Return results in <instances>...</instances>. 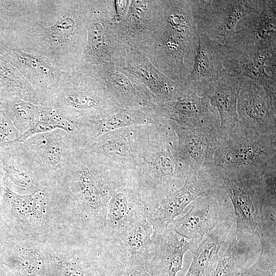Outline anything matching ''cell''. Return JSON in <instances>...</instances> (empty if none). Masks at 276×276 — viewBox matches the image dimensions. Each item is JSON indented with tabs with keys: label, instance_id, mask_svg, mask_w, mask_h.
<instances>
[{
	"label": "cell",
	"instance_id": "1",
	"mask_svg": "<svg viewBox=\"0 0 276 276\" xmlns=\"http://www.w3.org/2000/svg\"><path fill=\"white\" fill-rule=\"evenodd\" d=\"M90 11V1H27L8 44L70 73L85 62Z\"/></svg>",
	"mask_w": 276,
	"mask_h": 276
},
{
	"label": "cell",
	"instance_id": "2",
	"mask_svg": "<svg viewBox=\"0 0 276 276\" xmlns=\"http://www.w3.org/2000/svg\"><path fill=\"white\" fill-rule=\"evenodd\" d=\"M218 173L233 208L235 233L276 242V171Z\"/></svg>",
	"mask_w": 276,
	"mask_h": 276
},
{
	"label": "cell",
	"instance_id": "3",
	"mask_svg": "<svg viewBox=\"0 0 276 276\" xmlns=\"http://www.w3.org/2000/svg\"><path fill=\"white\" fill-rule=\"evenodd\" d=\"M190 168L179 157L177 136L168 121L151 124L133 171L147 212L183 184Z\"/></svg>",
	"mask_w": 276,
	"mask_h": 276
},
{
	"label": "cell",
	"instance_id": "4",
	"mask_svg": "<svg viewBox=\"0 0 276 276\" xmlns=\"http://www.w3.org/2000/svg\"><path fill=\"white\" fill-rule=\"evenodd\" d=\"M154 37L157 66L171 80L185 84L188 75L186 56L193 58L197 42V30L192 1H164Z\"/></svg>",
	"mask_w": 276,
	"mask_h": 276
},
{
	"label": "cell",
	"instance_id": "5",
	"mask_svg": "<svg viewBox=\"0 0 276 276\" xmlns=\"http://www.w3.org/2000/svg\"><path fill=\"white\" fill-rule=\"evenodd\" d=\"M212 168L217 172L276 171V135L261 134L239 123L219 130Z\"/></svg>",
	"mask_w": 276,
	"mask_h": 276
},
{
	"label": "cell",
	"instance_id": "6",
	"mask_svg": "<svg viewBox=\"0 0 276 276\" xmlns=\"http://www.w3.org/2000/svg\"><path fill=\"white\" fill-rule=\"evenodd\" d=\"M54 97L62 108L85 114L98 113L102 119L123 109L110 94L95 66L86 62L68 73Z\"/></svg>",
	"mask_w": 276,
	"mask_h": 276
},
{
	"label": "cell",
	"instance_id": "7",
	"mask_svg": "<svg viewBox=\"0 0 276 276\" xmlns=\"http://www.w3.org/2000/svg\"><path fill=\"white\" fill-rule=\"evenodd\" d=\"M225 73L248 79L262 87L276 108V52H264L246 44L233 35L222 44Z\"/></svg>",
	"mask_w": 276,
	"mask_h": 276
},
{
	"label": "cell",
	"instance_id": "8",
	"mask_svg": "<svg viewBox=\"0 0 276 276\" xmlns=\"http://www.w3.org/2000/svg\"><path fill=\"white\" fill-rule=\"evenodd\" d=\"M233 217L231 200L221 186L196 198L187 213L174 219L167 227L197 246L209 231Z\"/></svg>",
	"mask_w": 276,
	"mask_h": 276
},
{
	"label": "cell",
	"instance_id": "9",
	"mask_svg": "<svg viewBox=\"0 0 276 276\" xmlns=\"http://www.w3.org/2000/svg\"><path fill=\"white\" fill-rule=\"evenodd\" d=\"M196 27L223 44L244 17L259 12L263 0H191Z\"/></svg>",
	"mask_w": 276,
	"mask_h": 276
},
{
	"label": "cell",
	"instance_id": "10",
	"mask_svg": "<svg viewBox=\"0 0 276 276\" xmlns=\"http://www.w3.org/2000/svg\"><path fill=\"white\" fill-rule=\"evenodd\" d=\"M222 186L220 174L212 169L197 172L191 168L183 184L161 199L147 213L154 233L162 232L200 195Z\"/></svg>",
	"mask_w": 276,
	"mask_h": 276
},
{
	"label": "cell",
	"instance_id": "11",
	"mask_svg": "<svg viewBox=\"0 0 276 276\" xmlns=\"http://www.w3.org/2000/svg\"><path fill=\"white\" fill-rule=\"evenodd\" d=\"M107 240L100 238L81 254L50 266L49 276H122L125 268Z\"/></svg>",
	"mask_w": 276,
	"mask_h": 276
},
{
	"label": "cell",
	"instance_id": "12",
	"mask_svg": "<svg viewBox=\"0 0 276 276\" xmlns=\"http://www.w3.org/2000/svg\"><path fill=\"white\" fill-rule=\"evenodd\" d=\"M146 211L133 172L127 171L108 201L105 238L114 239Z\"/></svg>",
	"mask_w": 276,
	"mask_h": 276
},
{
	"label": "cell",
	"instance_id": "13",
	"mask_svg": "<svg viewBox=\"0 0 276 276\" xmlns=\"http://www.w3.org/2000/svg\"><path fill=\"white\" fill-rule=\"evenodd\" d=\"M153 113L158 119L172 121L190 128L219 129L220 119L208 99L189 93L173 101L155 105Z\"/></svg>",
	"mask_w": 276,
	"mask_h": 276
},
{
	"label": "cell",
	"instance_id": "14",
	"mask_svg": "<svg viewBox=\"0 0 276 276\" xmlns=\"http://www.w3.org/2000/svg\"><path fill=\"white\" fill-rule=\"evenodd\" d=\"M3 49L10 63L32 86L37 97L54 96L68 74L60 71L39 55L8 44Z\"/></svg>",
	"mask_w": 276,
	"mask_h": 276
},
{
	"label": "cell",
	"instance_id": "15",
	"mask_svg": "<svg viewBox=\"0 0 276 276\" xmlns=\"http://www.w3.org/2000/svg\"><path fill=\"white\" fill-rule=\"evenodd\" d=\"M168 121L177 136L178 154L185 165L197 172L211 170L219 129L190 128Z\"/></svg>",
	"mask_w": 276,
	"mask_h": 276
},
{
	"label": "cell",
	"instance_id": "16",
	"mask_svg": "<svg viewBox=\"0 0 276 276\" xmlns=\"http://www.w3.org/2000/svg\"><path fill=\"white\" fill-rule=\"evenodd\" d=\"M239 123L259 133L276 135V108L264 89L245 78L237 106Z\"/></svg>",
	"mask_w": 276,
	"mask_h": 276
},
{
	"label": "cell",
	"instance_id": "17",
	"mask_svg": "<svg viewBox=\"0 0 276 276\" xmlns=\"http://www.w3.org/2000/svg\"><path fill=\"white\" fill-rule=\"evenodd\" d=\"M197 42L192 60V68L185 85L190 93L200 96L202 90L225 73L222 44L211 39L197 29Z\"/></svg>",
	"mask_w": 276,
	"mask_h": 276
},
{
	"label": "cell",
	"instance_id": "18",
	"mask_svg": "<svg viewBox=\"0 0 276 276\" xmlns=\"http://www.w3.org/2000/svg\"><path fill=\"white\" fill-rule=\"evenodd\" d=\"M150 125L127 127L102 134V153L111 163L126 170H135Z\"/></svg>",
	"mask_w": 276,
	"mask_h": 276
},
{
	"label": "cell",
	"instance_id": "19",
	"mask_svg": "<svg viewBox=\"0 0 276 276\" xmlns=\"http://www.w3.org/2000/svg\"><path fill=\"white\" fill-rule=\"evenodd\" d=\"M151 259L146 265L152 276H176L182 269L187 251L194 252L197 246L190 240L165 228L153 236Z\"/></svg>",
	"mask_w": 276,
	"mask_h": 276
},
{
	"label": "cell",
	"instance_id": "20",
	"mask_svg": "<svg viewBox=\"0 0 276 276\" xmlns=\"http://www.w3.org/2000/svg\"><path fill=\"white\" fill-rule=\"evenodd\" d=\"M233 36L262 51L276 52V1L263 0L259 12L238 22Z\"/></svg>",
	"mask_w": 276,
	"mask_h": 276
},
{
	"label": "cell",
	"instance_id": "21",
	"mask_svg": "<svg viewBox=\"0 0 276 276\" xmlns=\"http://www.w3.org/2000/svg\"><path fill=\"white\" fill-rule=\"evenodd\" d=\"M153 226L146 215L134 221L114 239L109 241L125 266L146 265L153 251Z\"/></svg>",
	"mask_w": 276,
	"mask_h": 276
},
{
	"label": "cell",
	"instance_id": "22",
	"mask_svg": "<svg viewBox=\"0 0 276 276\" xmlns=\"http://www.w3.org/2000/svg\"><path fill=\"white\" fill-rule=\"evenodd\" d=\"M235 229L233 217L205 234L193 253V259L185 276H211L217 265L221 248L232 241Z\"/></svg>",
	"mask_w": 276,
	"mask_h": 276
},
{
	"label": "cell",
	"instance_id": "23",
	"mask_svg": "<svg viewBox=\"0 0 276 276\" xmlns=\"http://www.w3.org/2000/svg\"><path fill=\"white\" fill-rule=\"evenodd\" d=\"M244 80V77L226 73L201 91L200 96L208 99L218 112L219 130L228 129L239 123L237 101Z\"/></svg>",
	"mask_w": 276,
	"mask_h": 276
},
{
	"label": "cell",
	"instance_id": "24",
	"mask_svg": "<svg viewBox=\"0 0 276 276\" xmlns=\"http://www.w3.org/2000/svg\"><path fill=\"white\" fill-rule=\"evenodd\" d=\"M260 250L258 239L235 233L211 276H234L239 270H246L259 256Z\"/></svg>",
	"mask_w": 276,
	"mask_h": 276
},
{
	"label": "cell",
	"instance_id": "25",
	"mask_svg": "<svg viewBox=\"0 0 276 276\" xmlns=\"http://www.w3.org/2000/svg\"><path fill=\"white\" fill-rule=\"evenodd\" d=\"M160 121V120L156 119L153 114L147 113L146 111L123 108L110 116L97 120L95 132L97 136H99L121 128L156 124Z\"/></svg>",
	"mask_w": 276,
	"mask_h": 276
},
{
	"label": "cell",
	"instance_id": "26",
	"mask_svg": "<svg viewBox=\"0 0 276 276\" xmlns=\"http://www.w3.org/2000/svg\"><path fill=\"white\" fill-rule=\"evenodd\" d=\"M257 261L245 271V276H276V244H260Z\"/></svg>",
	"mask_w": 276,
	"mask_h": 276
},
{
	"label": "cell",
	"instance_id": "27",
	"mask_svg": "<svg viewBox=\"0 0 276 276\" xmlns=\"http://www.w3.org/2000/svg\"><path fill=\"white\" fill-rule=\"evenodd\" d=\"M56 128H61L67 131L72 130L67 122L62 120L61 118L50 122L37 121L16 141L22 142L34 133L48 131Z\"/></svg>",
	"mask_w": 276,
	"mask_h": 276
},
{
	"label": "cell",
	"instance_id": "28",
	"mask_svg": "<svg viewBox=\"0 0 276 276\" xmlns=\"http://www.w3.org/2000/svg\"><path fill=\"white\" fill-rule=\"evenodd\" d=\"M122 276H152L146 265H133L125 267Z\"/></svg>",
	"mask_w": 276,
	"mask_h": 276
},
{
	"label": "cell",
	"instance_id": "29",
	"mask_svg": "<svg viewBox=\"0 0 276 276\" xmlns=\"http://www.w3.org/2000/svg\"><path fill=\"white\" fill-rule=\"evenodd\" d=\"M15 206L20 211V213H26L29 211L31 203L33 201V195L17 196L15 198Z\"/></svg>",
	"mask_w": 276,
	"mask_h": 276
},
{
	"label": "cell",
	"instance_id": "30",
	"mask_svg": "<svg viewBox=\"0 0 276 276\" xmlns=\"http://www.w3.org/2000/svg\"><path fill=\"white\" fill-rule=\"evenodd\" d=\"M43 210V198L39 193L33 195V210L36 214L39 215L42 214Z\"/></svg>",
	"mask_w": 276,
	"mask_h": 276
},
{
	"label": "cell",
	"instance_id": "31",
	"mask_svg": "<svg viewBox=\"0 0 276 276\" xmlns=\"http://www.w3.org/2000/svg\"><path fill=\"white\" fill-rule=\"evenodd\" d=\"M246 270H241L237 271L234 276H245Z\"/></svg>",
	"mask_w": 276,
	"mask_h": 276
},
{
	"label": "cell",
	"instance_id": "32",
	"mask_svg": "<svg viewBox=\"0 0 276 276\" xmlns=\"http://www.w3.org/2000/svg\"><path fill=\"white\" fill-rule=\"evenodd\" d=\"M0 276H6L5 274H3V272H2L1 271H0Z\"/></svg>",
	"mask_w": 276,
	"mask_h": 276
}]
</instances>
